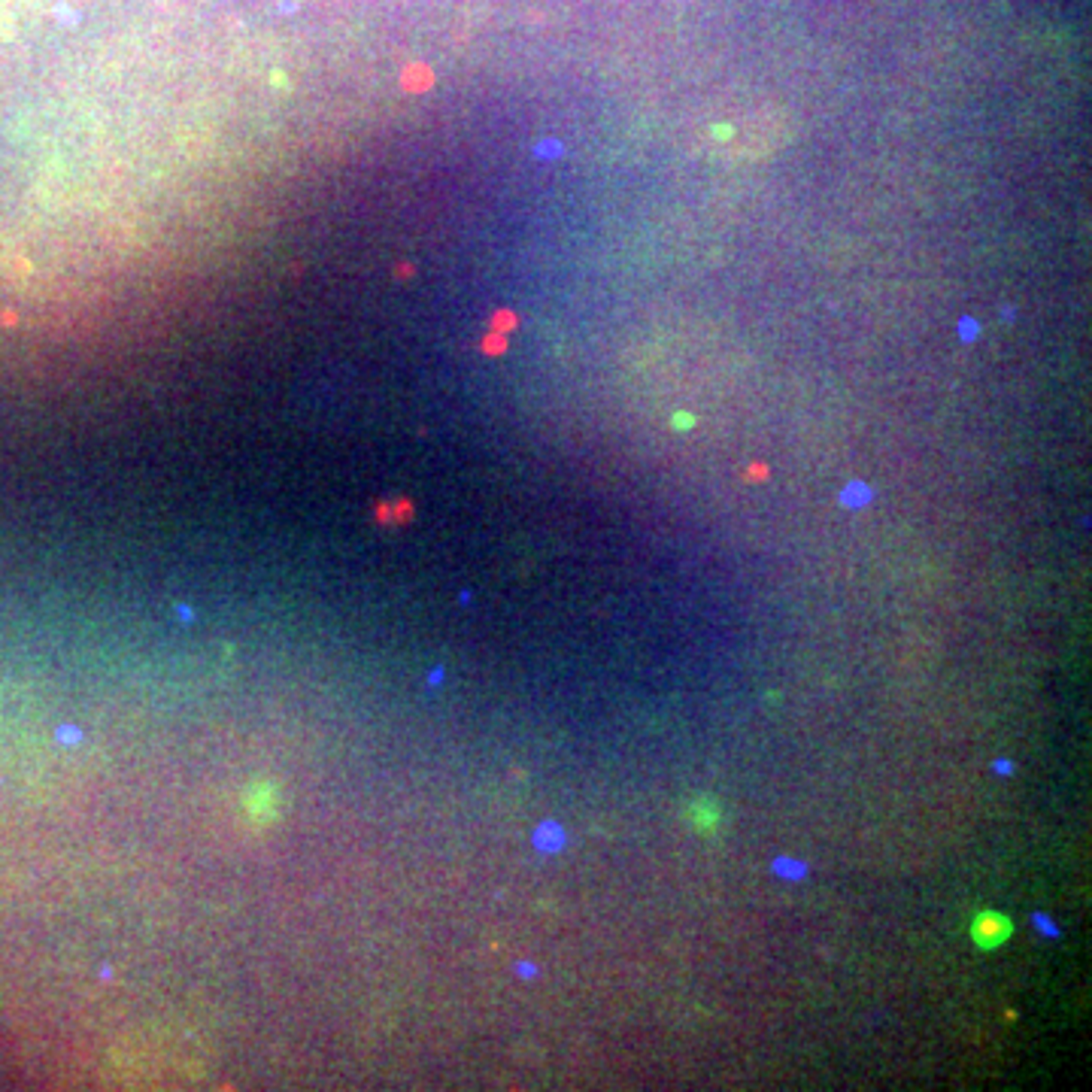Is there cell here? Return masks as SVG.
<instances>
[{"label":"cell","mask_w":1092,"mask_h":1092,"mask_svg":"<svg viewBox=\"0 0 1092 1092\" xmlns=\"http://www.w3.org/2000/svg\"><path fill=\"white\" fill-rule=\"evenodd\" d=\"M1007 935H1011V922L992 911H983L974 922V941L980 947H998Z\"/></svg>","instance_id":"obj_1"},{"label":"cell","mask_w":1092,"mask_h":1092,"mask_svg":"<svg viewBox=\"0 0 1092 1092\" xmlns=\"http://www.w3.org/2000/svg\"><path fill=\"white\" fill-rule=\"evenodd\" d=\"M716 820H720V811H716L713 804L711 807H702V804L692 807V822H695V829H702V831L713 829Z\"/></svg>","instance_id":"obj_2"}]
</instances>
